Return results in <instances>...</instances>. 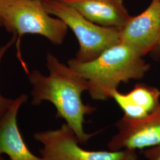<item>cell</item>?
<instances>
[{"label": "cell", "mask_w": 160, "mask_h": 160, "mask_svg": "<svg viewBox=\"0 0 160 160\" xmlns=\"http://www.w3.org/2000/svg\"><path fill=\"white\" fill-rule=\"evenodd\" d=\"M46 65L49 71L47 76L37 69L28 73L32 87L31 104L51 102L57 110V118L62 119L72 128L80 144L87 143L97 133H87L84 129L85 116L96 110L82 100V93L88 91L87 80L51 53L46 55Z\"/></svg>", "instance_id": "1"}, {"label": "cell", "mask_w": 160, "mask_h": 160, "mask_svg": "<svg viewBox=\"0 0 160 160\" xmlns=\"http://www.w3.org/2000/svg\"><path fill=\"white\" fill-rule=\"evenodd\" d=\"M142 58L120 42L92 61L81 62L72 58L67 65L87 80V92L93 100L104 101L112 98V92L122 82L143 78L150 66Z\"/></svg>", "instance_id": "2"}, {"label": "cell", "mask_w": 160, "mask_h": 160, "mask_svg": "<svg viewBox=\"0 0 160 160\" xmlns=\"http://www.w3.org/2000/svg\"><path fill=\"white\" fill-rule=\"evenodd\" d=\"M51 16L40 0H8L0 6V27L17 36L18 57L26 69L20 48L23 35L39 34L55 45L65 40L68 27L60 18Z\"/></svg>", "instance_id": "3"}, {"label": "cell", "mask_w": 160, "mask_h": 160, "mask_svg": "<svg viewBox=\"0 0 160 160\" xmlns=\"http://www.w3.org/2000/svg\"><path fill=\"white\" fill-rule=\"evenodd\" d=\"M42 3L46 12L62 20L74 32L80 45L75 58L77 61H92L109 48L120 43L119 29L92 23L59 0H43Z\"/></svg>", "instance_id": "4"}, {"label": "cell", "mask_w": 160, "mask_h": 160, "mask_svg": "<svg viewBox=\"0 0 160 160\" xmlns=\"http://www.w3.org/2000/svg\"><path fill=\"white\" fill-rule=\"evenodd\" d=\"M42 160H138L136 150L91 151L82 148L74 131L66 123L57 129L37 132Z\"/></svg>", "instance_id": "5"}, {"label": "cell", "mask_w": 160, "mask_h": 160, "mask_svg": "<svg viewBox=\"0 0 160 160\" xmlns=\"http://www.w3.org/2000/svg\"><path fill=\"white\" fill-rule=\"evenodd\" d=\"M114 125L118 132L108 143L110 151L142 149L160 145V105L146 118L131 119L123 116Z\"/></svg>", "instance_id": "6"}, {"label": "cell", "mask_w": 160, "mask_h": 160, "mask_svg": "<svg viewBox=\"0 0 160 160\" xmlns=\"http://www.w3.org/2000/svg\"><path fill=\"white\" fill-rule=\"evenodd\" d=\"M120 42L142 57L153 51L160 38V0L151 3L140 14L131 16L120 30Z\"/></svg>", "instance_id": "7"}, {"label": "cell", "mask_w": 160, "mask_h": 160, "mask_svg": "<svg viewBox=\"0 0 160 160\" xmlns=\"http://www.w3.org/2000/svg\"><path fill=\"white\" fill-rule=\"evenodd\" d=\"M28 98L26 94H22L14 99L10 109L0 119V155H7L10 160H42L30 151L17 125L18 111Z\"/></svg>", "instance_id": "8"}, {"label": "cell", "mask_w": 160, "mask_h": 160, "mask_svg": "<svg viewBox=\"0 0 160 160\" xmlns=\"http://www.w3.org/2000/svg\"><path fill=\"white\" fill-rule=\"evenodd\" d=\"M98 25L120 30L131 16L123 0H59Z\"/></svg>", "instance_id": "9"}, {"label": "cell", "mask_w": 160, "mask_h": 160, "mask_svg": "<svg viewBox=\"0 0 160 160\" xmlns=\"http://www.w3.org/2000/svg\"><path fill=\"white\" fill-rule=\"evenodd\" d=\"M111 97L123 111V116L131 119L146 118L155 112L160 105L158 88L145 84H137L126 94L114 90Z\"/></svg>", "instance_id": "10"}, {"label": "cell", "mask_w": 160, "mask_h": 160, "mask_svg": "<svg viewBox=\"0 0 160 160\" xmlns=\"http://www.w3.org/2000/svg\"><path fill=\"white\" fill-rule=\"evenodd\" d=\"M17 38L16 36L12 34V38L8 40L4 45L0 46V64L2 59L4 57L6 52L8 49L17 42ZM14 102V99L4 97L0 93V119L6 114V112L10 109L12 104Z\"/></svg>", "instance_id": "11"}, {"label": "cell", "mask_w": 160, "mask_h": 160, "mask_svg": "<svg viewBox=\"0 0 160 160\" xmlns=\"http://www.w3.org/2000/svg\"><path fill=\"white\" fill-rule=\"evenodd\" d=\"M143 155L148 160H160V145L146 149Z\"/></svg>", "instance_id": "12"}, {"label": "cell", "mask_w": 160, "mask_h": 160, "mask_svg": "<svg viewBox=\"0 0 160 160\" xmlns=\"http://www.w3.org/2000/svg\"><path fill=\"white\" fill-rule=\"evenodd\" d=\"M151 54L155 58H160V38L154 49L151 52Z\"/></svg>", "instance_id": "13"}, {"label": "cell", "mask_w": 160, "mask_h": 160, "mask_svg": "<svg viewBox=\"0 0 160 160\" xmlns=\"http://www.w3.org/2000/svg\"><path fill=\"white\" fill-rule=\"evenodd\" d=\"M7 1H8V0H0V6L2 5V4L5 3Z\"/></svg>", "instance_id": "14"}, {"label": "cell", "mask_w": 160, "mask_h": 160, "mask_svg": "<svg viewBox=\"0 0 160 160\" xmlns=\"http://www.w3.org/2000/svg\"><path fill=\"white\" fill-rule=\"evenodd\" d=\"M0 160H5L4 157L2 156V155H0Z\"/></svg>", "instance_id": "15"}, {"label": "cell", "mask_w": 160, "mask_h": 160, "mask_svg": "<svg viewBox=\"0 0 160 160\" xmlns=\"http://www.w3.org/2000/svg\"><path fill=\"white\" fill-rule=\"evenodd\" d=\"M40 1H43V0H40Z\"/></svg>", "instance_id": "16"}]
</instances>
